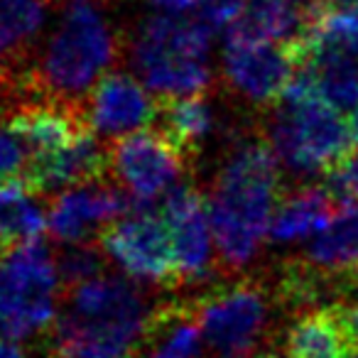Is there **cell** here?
Listing matches in <instances>:
<instances>
[{
	"label": "cell",
	"mask_w": 358,
	"mask_h": 358,
	"mask_svg": "<svg viewBox=\"0 0 358 358\" xmlns=\"http://www.w3.org/2000/svg\"><path fill=\"white\" fill-rule=\"evenodd\" d=\"M282 194L280 159L268 140L263 135L238 140L216 174L209 199L221 270L238 275L253 263Z\"/></svg>",
	"instance_id": "1"
},
{
	"label": "cell",
	"mask_w": 358,
	"mask_h": 358,
	"mask_svg": "<svg viewBox=\"0 0 358 358\" xmlns=\"http://www.w3.org/2000/svg\"><path fill=\"white\" fill-rule=\"evenodd\" d=\"M52 341L62 358H140L152 307L125 278H101L59 292Z\"/></svg>",
	"instance_id": "2"
},
{
	"label": "cell",
	"mask_w": 358,
	"mask_h": 358,
	"mask_svg": "<svg viewBox=\"0 0 358 358\" xmlns=\"http://www.w3.org/2000/svg\"><path fill=\"white\" fill-rule=\"evenodd\" d=\"M118 37L96 0H71L40 64L22 79L35 101L84 108L86 96L118 59Z\"/></svg>",
	"instance_id": "3"
},
{
	"label": "cell",
	"mask_w": 358,
	"mask_h": 358,
	"mask_svg": "<svg viewBox=\"0 0 358 358\" xmlns=\"http://www.w3.org/2000/svg\"><path fill=\"white\" fill-rule=\"evenodd\" d=\"M263 138L275 157L297 174H329L356 143L351 120L314 94L299 66L289 89L275 103Z\"/></svg>",
	"instance_id": "4"
},
{
	"label": "cell",
	"mask_w": 358,
	"mask_h": 358,
	"mask_svg": "<svg viewBox=\"0 0 358 358\" xmlns=\"http://www.w3.org/2000/svg\"><path fill=\"white\" fill-rule=\"evenodd\" d=\"M211 35L214 32L199 17L152 15L133 40V66L157 99L206 94L214 84L209 66Z\"/></svg>",
	"instance_id": "5"
},
{
	"label": "cell",
	"mask_w": 358,
	"mask_h": 358,
	"mask_svg": "<svg viewBox=\"0 0 358 358\" xmlns=\"http://www.w3.org/2000/svg\"><path fill=\"white\" fill-rule=\"evenodd\" d=\"M59 275L45 241L0 253V331L30 338L57 322Z\"/></svg>",
	"instance_id": "6"
},
{
	"label": "cell",
	"mask_w": 358,
	"mask_h": 358,
	"mask_svg": "<svg viewBox=\"0 0 358 358\" xmlns=\"http://www.w3.org/2000/svg\"><path fill=\"white\" fill-rule=\"evenodd\" d=\"M275 294L260 278H236L194 297L211 358H255L263 351Z\"/></svg>",
	"instance_id": "7"
},
{
	"label": "cell",
	"mask_w": 358,
	"mask_h": 358,
	"mask_svg": "<svg viewBox=\"0 0 358 358\" xmlns=\"http://www.w3.org/2000/svg\"><path fill=\"white\" fill-rule=\"evenodd\" d=\"M96 243L133 280L169 289L179 287L172 231L152 206H135V214L110 224Z\"/></svg>",
	"instance_id": "8"
},
{
	"label": "cell",
	"mask_w": 358,
	"mask_h": 358,
	"mask_svg": "<svg viewBox=\"0 0 358 358\" xmlns=\"http://www.w3.org/2000/svg\"><path fill=\"white\" fill-rule=\"evenodd\" d=\"M110 174L118 177L135 206L148 209L169 189L182 185L179 179L189 169L182 155L157 130H138L108 145Z\"/></svg>",
	"instance_id": "9"
},
{
	"label": "cell",
	"mask_w": 358,
	"mask_h": 358,
	"mask_svg": "<svg viewBox=\"0 0 358 358\" xmlns=\"http://www.w3.org/2000/svg\"><path fill=\"white\" fill-rule=\"evenodd\" d=\"M159 216L172 231L179 287L199 285L214 275V231H211L209 199L199 189L182 182L162 196Z\"/></svg>",
	"instance_id": "10"
},
{
	"label": "cell",
	"mask_w": 358,
	"mask_h": 358,
	"mask_svg": "<svg viewBox=\"0 0 358 358\" xmlns=\"http://www.w3.org/2000/svg\"><path fill=\"white\" fill-rule=\"evenodd\" d=\"M297 74L294 52L275 42H226L224 79L253 106H275Z\"/></svg>",
	"instance_id": "11"
},
{
	"label": "cell",
	"mask_w": 358,
	"mask_h": 358,
	"mask_svg": "<svg viewBox=\"0 0 358 358\" xmlns=\"http://www.w3.org/2000/svg\"><path fill=\"white\" fill-rule=\"evenodd\" d=\"M135 209L128 192L106 182L59 192L47 209V229L66 245L94 243L110 224Z\"/></svg>",
	"instance_id": "12"
},
{
	"label": "cell",
	"mask_w": 358,
	"mask_h": 358,
	"mask_svg": "<svg viewBox=\"0 0 358 358\" xmlns=\"http://www.w3.org/2000/svg\"><path fill=\"white\" fill-rule=\"evenodd\" d=\"M159 101L130 74H106L84 101L89 128L103 140H120L157 118Z\"/></svg>",
	"instance_id": "13"
},
{
	"label": "cell",
	"mask_w": 358,
	"mask_h": 358,
	"mask_svg": "<svg viewBox=\"0 0 358 358\" xmlns=\"http://www.w3.org/2000/svg\"><path fill=\"white\" fill-rule=\"evenodd\" d=\"M106 174H110L108 148L94 130H86L69 148L32 159L22 185L30 194H52L103 182Z\"/></svg>",
	"instance_id": "14"
},
{
	"label": "cell",
	"mask_w": 358,
	"mask_h": 358,
	"mask_svg": "<svg viewBox=\"0 0 358 358\" xmlns=\"http://www.w3.org/2000/svg\"><path fill=\"white\" fill-rule=\"evenodd\" d=\"M204 351L194 297L155 304L140 338V358H206Z\"/></svg>",
	"instance_id": "15"
},
{
	"label": "cell",
	"mask_w": 358,
	"mask_h": 358,
	"mask_svg": "<svg viewBox=\"0 0 358 358\" xmlns=\"http://www.w3.org/2000/svg\"><path fill=\"white\" fill-rule=\"evenodd\" d=\"M314 15L289 0H245L238 20L226 30V42H275L294 50L307 40Z\"/></svg>",
	"instance_id": "16"
},
{
	"label": "cell",
	"mask_w": 358,
	"mask_h": 358,
	"mask_svg": "<svg viewBox=\"0 0 358 358\" xmlns=\"http://www.w3.org/2000/svg\"><path fill=\"white\" fill-rule=\"evenodd\" d=\"M282 358H358V346L336 307L309 309L285 331Z\"/></svg>",
	"instance_id": "17"
},
{
	"label": "cell",
	"mask_w": 358,
	"mask_h": 358,
	"mask_svg": "<svg viewBox=\"0 0 358 358\" xmlns=\"http://www.w3.org/2000/svg\"><path fill=\"white\" fill-rule=\"evenodd\" d=\"M338 209H341V201L329 187H294L285 192L280 199L268 236L273 243H292L312 234H322Z\"/></svg>",
	"instance_id": "18"
},
{
	"label": "cell",
	"mask_w": 358,
	"mask_h": 358,
	"mask_svg": "<svg viewBox=\"0 0 358 358\" xmlns=\"http://www.w3.org/2000/svg\"><path fill=\"white\" fill-rule=\"evenodd\" d=\"M157 101L159 108L157 118H155L157 120V133H162L177 148V152L192 164L199 157L201 148L216 128L214 106L209 103L204 94Z\"/></svg>",
	"instance_id": "19"
},
{
	"label": "cell",
	"mask_w": 358,
	"mask_h": 358,
	"mask_svg": "<svg viewBox=\"0 0 358 358\" xmlns=\"http://www.w3.org/2000/svg\"><path fill=\"white\" fill-rule=\"evenodd\" d=\"M312 265L329 273L358 275V204L346 201L331 224L314 236L307 253L302 255Z\"/></svg>",
	"instance_id": "20"
},
{
	"label": "cell",
	"mask_w": 358,
	"mask_h": 358,
	"mask_svg": "<svg viewBox=\"0 0 358 358\" xmlns=\"http://www.w3.org/2000/svg\"><path fill=\"white\" fill-rule=\"evenodd\" d=\"M45 226L47 209L30 199L22 182H15L0 199V253L40 241Z\"/></svg>",
	"instance_id": "21"
},
{
	"label": "cell",
	"mask_w": 358,
	"mask_h": 358,
	"mask_svg": "<svg viewBox=\"0 0 358 358\" xmlns=\"http://www.w3.org/2000/svg\"><path fill=\"white\" fill-rule=\"evenodd\" d=\"M45 25L40 0H0V62L17 57Z\"/></svg>",
	"instance_id": "22"
},
{
	"label": "cell",
	"mask_w": 358,
	"mask_h": 358,
	"mask_svg": "<svg viewBox=\"0 0 358 358\" xmlns=\"http://www.w3.org/2000/svg\"><path fill=\"white\" fill-rule=\"evenodd\" d=\"M57 275H59V292L71 289L76 285H84L96 280L108 268V255L103 253L99 243H74L62 248L55 255Z\"/></svg>",
	"instance_id": "23"
},
{
	"label": "cell",
	"mask_w": 358,
	"mask_h": 358,
	"mask_svg": "<svg viewBox=\"0 0 358 358\" xmlns=\"http://www.w3.org/2000/svg\"><path fill=\"white\" fill-rule=\"evenodd\" d=\"M32 152L22 135L13 128L10 113H0V182H22Z\"/></svg>",
	"instance_id": "24"
},
{
	"label": "cell",
	"mask_w": 358,
	"mask_h": 358,
	"mask_svg": "<svg viewBox=\"0 0 358 358\" xmlns=\"http://www.w3.org/2000/svg\"><path fill=\"white\" fill-rule=\"evenodd\" d=\"M327 177H329V189L336 194V199L341 204H346V201H356L358 204V148H353L338 162V167L331 169Z\"/></svg>",
	"instance_id": "25"
},
{
	"label": "cell",
	"mask_w": 358,
	"mask_h": 358,
	"mask_svg": "<svg viewBox=\"0 0 358 358\" xmlns=\"http://www.w3.org/2000/svg\"><path fill=\"white\" fill-rule=\"evenodd\" d=\"M243 6H245V0H204L201 8L196 10V17H199L211 32L229 30V27L238 20Z\"/></svg>",
	"instance_id": "26"
},
{
	"label": "cell",
	"mask_w": 358,
	"mask_h": 358,
	"mask_svg": "<svg viewBox=\"0 0 358 358\" xmlns=\"http://www.w3.org/2000/svg\"><path fill=\"white\" fill-rule=\"evenodd\" d=\"M336 309H338V314H341V319H343V324H346L351 338L358 346V294L348 297L343 304H336Z\"/></svg>",
	"instance_id": "27"
},
{
	"label": "cell",
	"mask_w": 358,
	"mask_h": 358,
	"mask_svg": "<svg viewBox=\"0 0 358 358\" xmlns=\"http://www.w3.org/2000/svg\"><path fill=\"white\" fill-rule=\"evenodd\" d=\"M157 10L167 13V15H182V13L199 10L204 0H150Z\"/></svg>",
	"instance_id": "28"
},
{
	"label": "cell",
	"mask_w": 358,
	"mask_h": 358,
	"mask_svg": "<svg viewBox=\"0 0 358 358\" xmlns=\"http://www.w3.org/2000/svg\"><path fill=\"white\" fill-rule=\"evenodd\" d=\"M358 8V0H317V13H338Z\"/></svg>",
	"instance_id": "29"
},
{
	"label": "cell",
	"mask_w": 358,
	"mask_h": 358,
	"mask_svg": "<svg viewBox=\"0 0 358 358\" xmlns=\"http://www.w3.org/2000/svg\"><path fill=\"white\" fill-rule=\"evenodd\" d=\"M0 358H27L13 338H0Z\"/></svg>",
	"instance_id": "30"
},
{
	"label": "cell",
	"mask_w": 358,
	"mask_h": 358,
	"mask_svg": "<svg viewBox=\"0 0 358 358\" xmlns=\"http://www.w3.org/2000/svg\"><path fill=\"white\" fill-rule=\"evenodd\" d=\"M289 3H294V6L302 8V10L317 13V0H289Z\"/></svg>",
	"instance_id": "31"
},
{
	"label": "cell",
	"mask_w": 358,
	"mask_h": 358,
	"mask_svg": "<svg viewBox=\"0 0 358 358\" xmlns=\"http://www.w3.org/2000/svg\"><path fill=\"white\" fill-rule=\"evenodd\" d=\"M351 130H353V138H356V143H358V108L351 113Z\"/></svg>",
	"instance_id": "32"
},
{
	"label": "cell",
	"mask_w": 358,
	"mask_h": 358,
	"mask_svg": "<svg viewBox=\"0 0 358 358\" xmlns=\"http://www.w3.org/2000/svg\"><path fill=\"white\" fill-rule=\"evenodd\" d=\"M13 185H15V182H0V199L8 194V189H10Z\"/></svg>",
	"instance_id": "33"
},
{
	"label": "cell",
	"mask_w": 358,
	"mask_h": 358,
	"mask_svg": "<svg viewBox=\"0 0 358 358\" xmlns=\"http://www.w3.org/2000/svg\"><path fill=\"white\" fill-rule=\"evenodd\" d=\"M255 358H282V356H278V353H275V351H260Z\"/></svg>",
	"instance_id": "34"
},
{
	"label": "cell",
	"mask_w": 358,
	"mask_h": 358,
	"mask_svg": "<svg viewBox=\"0 0 358 358\" xmlns=\"http://www.w3.org/2000/svg\"><path fill=\"white\" fill-rule=\"evenodd\" d=\"M10 79H15V76H10V74H8V69H3V66H0V84H3V81H10Z\"/></svg>",
	"instance_id": "35"
},
{
	"label": "cell",
	"mask_w": 358,
	"mask_h": 358,
	"mask_svg": "<svg viewBox=\"0 0 358 358\" xmlns=\"http://www.w3.org/2000/svg\"><path fill=\"white\" fill-rule=\"evenodd\" d=\"M47 358H62V356H57V353H52V356H47Z\"/></svg>",
	"instance_id": "36"
}]
</instances>
